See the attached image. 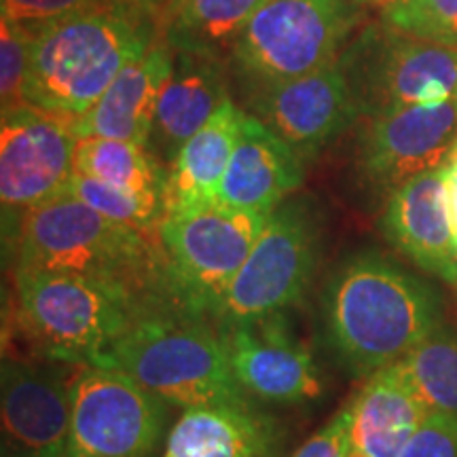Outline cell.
Listing matches in <instances>:
<instances>
[{
  "label": "cell",
  "instance_id": "44dd1931",
  "mask_svg": "<svg viewBox=\"0 0 457 457\" xmlns=\"http://www.w3.org/2000/svg\"><path fill=\"white\" fill-rule=\"evenodd\" d=\"M350 404L347 457H398L428 415L396 362L367 377Z\"/></svg>",
  "mask_w": 457,
  "mask_h": 457
},
{
  "label": "cell",
  "instance_id": "603a6c76",
  "mask_svg": "<svg viewBox=\"0 0 457 457\" xmlns=\"http://www.w3.org/2000/svg\"><path fill=\"white\" fill-rule=\"evenodd\" d=\"M267 3L270 0H179L171 13L168 45L220 57Z\"/></svg>",
  "mask_w": 457,
  "mask_h": 457
},
{
  "label": "cell",
  "instance_id": "30bf717a",
  "mask_svg": "<svg viewBox=\"0 0 457 457\" xmlns=\"http://www.w3.org/2000/svg\"><path fill=\"white\" fill-rule=\"evenodd\" d=\"M320 259V231L310 205L288 202L273 210L253 253L212 313L216 327L284 313L310 290Z\"/></svg>",
  "mask_w": 457,
  "mask_h": 457
},
{
  "label": "cell",
  "instance_id": "9a60e30c",
  "mask_svg": "<svg viewBox=\"0 0 457 457\" xmlns=\"http://www.w3.org/2000/svg\"><path fill=\"white\" fill-rule=\"evenodd\" d=\"M71 386L60 367L3 360V457H66Z\"/></svg>",
  "mask_w": 457,
  "mask_h": 457
},
{
  "label": "cell",
  "instance_id": "2e32d148",
  "mask_svg": "<svg viewBox=\"0 0 457 457\" xmlns=\"http://www.w3.org/2000/svg\"><path fill=\"white\" fill-rule=\"evenodd\" d=\"M381 231L421 271L457 286V253L447 210V168L404 182L387 197Z\"/></svg>",
  "mask_w": 457,
  "mask_h": 457
},
{
  "label": "cell",
  "instance_id": "ffe728a7",
  "mask_svg": "<svg viewBox=\"0 0 457 457\" xmlns=\"http://www.w3.org/2000/svg\"><path fill=\"white\" fill-rule=\"evenodd\" d=\"M279 428L256 407L185 409L157 457H276Z\"/></svg>",
  "mask_w": 457,
  "mask_h": 457
},
{
  "label": "cell",
  "instance_id": "f546056e",
  "mask_svg": "<svg viewBox=\"0 0 457 457\" xmlns=\"http://www.w3.org/2000/svg\"><path fill=\"white\" fill-rule=\"evenodd\" d=\"M398 457H457V415L428 413Z\"/></svg>",
  "mask_w": 457,
  "mask_h": 457
},
{
  "label": "cell",
  "instance_id": "4fadbf2b",
  "mask_svg": "<svg viewBox=\"0 0 457 457\" xmlns=\"http://www.w3.org/2000/svg\"><path fill=\"white\" fill-rule=\"evenodd\" d=\"M237 384L253 400L290 404L322 396L313 356L290 333L282 313L216 327Z\"/></svg>",
  "mask_w": 457,
  "mask_h": 457
},
{
  "label": "cell",
  "instance_id": "4316f807",
  "mask_svg": "<svg viewBox=\"0 0 457 457\" xmlns=\"http://www.w3.org/2000/svg\"><path fill=\"white\" fill-rule=\"evenodd\" d=\"M384 21L409 37L457 49V0H398Z\"/></svg>",
  "mask_w": 457,
  "mask_h": 457
},
{
  "label": "cell",
  "instance_id": "e0dca14e",
  "mask_svg": "<svg viewBox=\"0 0 457 457\" xmlns=\"http://www.w3.org/2000/svg\"><path fill=\"white\" fill-rule=\"evenodd\" d=\"M303 185L301 157L261 119L245 114L216 202L273 212Z\"/></svg>",
  "mask_w": 457,
  "mask_h": 457
},
{
  "label": "cell",
  "instance_id": "6da1fadb",
  "mask_svg": "<svg viewBox=\"0 0 457 457\" xmlns=\"http://www.w3.org/2000/svg\"><path fill=\"white\" fill-rule=\"evenodd\" d=\"M324 341L353 377L398 362L443 322L441 295L377 253H360L330 273L320 299Z\"/></svg>",
  "mask_w": 457,
  "mask_h": 457
},
{
  "label": "cell",
  "instance_id": "d4e9b609",
  "mask_svg": "<svg viewBox=\"0 0 457 457\" xmlns=\"http://www.w3.org/2000/svg\"><path fill=\"white\" fill-rule=\"evenodd\" d=\"M396 364L428 413L457 415L455 327L441 322Z\"/></svg>",
  "mask_w": 457,
  "mask_h": 457
},
{
  "label": "cell",
  "instance_id": "3957f363",
  "mask_svg": "<svg viewBox=\"0 0 457 457\" xmlns=\"http://www.w3.org/2000/svg\"><path fill=\"white\" fill-rule=\"evenodd\" d=\"M30 30L26 102L72 121L89 112L125 66L155 47L151 17L134 0Z\"/></svg>",
  "mask_w": 457,
  "mask_h": 457
},
{
  "label": "cell",
  "instance_id": "7a4b0ae2",
  "mask_svg": "<svg viewBox=\"0 0 457 457\" xmlns=\"http://www.w3.org/2000/svg\"><path fill=\"white\" fill-rule=\"evenodd\" d=\"M13 236L15 271L94 279L151 307H174L159 239L106 219L68 193L28 210Z\"/></svg>",
  "mask_w": 457,
  "mask_h": 457
},
{
  "label": "cell",
  "instance_id": "ac0fdd59",
  "mask_svg": "<svg viewBox=\"0 0 457 457\" xmlns=\"http://www.w3.org/2000/svg\"><path fill=\"white\" fill-rule=\"evenodd\" d=\"M171 66L170 45H155L145 57L125 66L89 112L74 121L79 140L111 138L151 146L157 104Z\"/></svg>",
  "mask_w": 457,
  "mask_h": 457
},
{
  "label": "cell",
  "instance_id": "1f68e13d",
  "mask_svg": "<svg viewBox=\"0 0 457 457\" xmlns=\"http://www.w3.org/2000/svg\"><path fill=\"white\" fill-rule=\"evenodd\" d=\"M447 210H449L451 233H453L455 253H457V153L453 162H451L447 168Z\"/></svg>",
  "mask_w": 457,
  "mask_h": 457
},
{
  "label": "cell",
  "instance_id": "8992f818",
  "mask_svg": "<svg viewBox=\"0 0 457 457\" xmlns=\"http://www.w3.org/2000/svg\"><path fill=\"white\" fill-rule=\"evenodd\" d=\"M270 216L220 202L168 210L159 244L176 310L212 322L220 296L253 253Z\"/></svg>",
  "mask_w": 457,
  "mask_h": 457
},
{
  "label": "cell",
  "instance_id": "8fae6325",
  "mask_svg": "<svg viewBox=\"0 0 457 457\" xmlns=\"http://www.w3.org/2000/svg\"><path fill=\"white\" fill-rule=\"evenodd\" d=\"M79 136L74 121L24 104L3 112L0 125V202L17 225L28 210L66 191L74 174Z\"/></svg>",
  "mask_w": 457,
  "mask_h": 457
},
{
  "label": "cell",
  "instance_id": "277c9868",
  "mask_svg": "<svg viewBox=\"0 0 457 457\" xmlns=\"http://www.w3.org/2000/svg\"><path fill=\"white\" fill-rule=\"evenodd\" d=\"M94 364L121 370L182 411L256 407L233 375L216 324L174 307L140 313Z\"/></svg>",
  "mask_w": 457,
  "mask_h": 457
},
{
  "label": "cell",
  "instance_id": "7c38bea8",
  "mask_svg": "<svg viewBox=\"0 0 457 457\" xmlns=\"http://www.w3.org/2000/svg\"><path fill=\"white\" fill-rule=\"evenodd\" d=\"M457 153V98L369 117L358 140L364 180L390 195L404 182L449 168Z\"/></svg>",
  "mask_w": 457,
  "mask_h": 457
},
{
  "label": "cell",
  "instance_id": "484cf974",
  "mask_svg": "<svg viewBox=\"0 0 457 457\" xmlns=\"http://www.w3.org/2000/svg\"><path fill=\"white\" fill-rule=\"evenodd\" d=\"M64 193L77 197L79 202L89 205L91 210L106 219L138 228L146 236L159 239V227L165 216L163 197L125 191V188L106 185V182L77 174V171L68 180Z\"/></svg>",
  "mask_w": 457,
  "mask_h": 457
},
{
  "label": "cell",
  "instance_id": "83f0119b",
  "mask_svg": "<svg viewBox=\"0 0 457 457\" xmlns=\"http://www.w3.org/2000/svg\"><path fill=\"white\" fill-rule=\"evenodd\" d=\"M32 30L13 20L0 21V100L3 112L24 106L26 79L30 68Z\"/></svg>",
  "mask_w": 457,
  "mask_h": 457
},
{
  "label": "cell",
  "instance_id": "cb8c5ba5",
  "mask_svg": "<svg viewBox=\"0 0 457 457\" xmlns=\"http://www.w3.org/2000/svg\"><path fill=\"white\" fill-rule=\"evenodd\" d=\"M74 171L106 185L163 197L168 187V171L162 168L155 153L148 146L128 140L83 138L74 151Z\"/></svg>",
  "mask_w": 457,
  "mask_h": 457
},
{
  "label": "cell",
  "instance_id": "52a82bcc",
  "mask_svg": "<svg viewBox=\"0 0 457 457\" xmlns=\"http://www.w3.org/2000/svg\"><path fill=\"white\" fill-rule=\"evenodd\" d=\"M353 0H270L231 47V64L250 89L333 66L358 26Z\"/></svg>",
  "mask_w": 457,
  "mask_h": 457
},
{
  "label": "cell",
  "instance_id": "d6a6232c",
  "mask_svg": "<svg viewBox=\"0 0 457 457\" xmlns=\"http://www.w3.org/2000/svg\"><path fill=\"white\" fill-rule=\"evenodd\" d=\"M353 3H358V4H375V7L387 9V7H392V4H396L398 0H353Z\"/></svg>",
  "mask_w": 457,
  "mask_h": 457
},
{
  "label": "cell",
  "instance_id": "ba28073f",
  "mask_svg": "<svg viewBox=\"0 0 457 457\" xmlns=\"http://www.w3.org/2000/svg\"><path fill=\"white\" fill-rule=\"evenodd\" d=\"M337 66L360 117L457 98V49L370 24L341 51Z\"/></svg>",
  "mask_w": 457,
  "mask_h": 457
},
{
  "label": "cell",
  "instance_id": "5b68a950",
  "mask_svg": "<svg viewBox=\"0 0 457 457\" xmlns=\"http://www.w3.org/2000/svg\"><path fill=\"white\" fill-rule=\"evenodd\" d=\"M148 310L157 307L94 279L15 271L13 327L34 353L55 362L94 364Z\"/></svg>",
  "mask_w": 457,
  "mask_h": 457
},
{
  "label": "cell",
  "instance_id": "d6986e66",
  "mask_svg": "<svg viewBox=\"0 0 457 457\" xmlns=\"http://www.w3.org/2000/svg\"><path fill=\"white\" fill-rule=\"evenodd\" d=\"M171 54L174 66L159 98L151 134V145L170 163L228 100L227 68L219 55L174 47Z\"/></svg>",
  "mask_w": 457,
  "mask_h": 457
},
{
  "label": "cell",
  "instance_id": "4dcf8cb0",
  "mask_svg": "<svg viewBox=\"0 0 457 457\" xmlns=\"http://www.w3.org/2000/svg\"><path fill=\"white\" fill-rule=\"evenodd\" d=\"M352 404L347 403L339 413L327 421L316 434H312L293 457H347L350 455Z\"/></svg>",
  "mask_w": 457,
  "mask_h": 457
},
{
  "label": "cell",
  "instance_id": "7402d4cb",
  "mask_svg": "<svg viewBox=\"0 0 457 457\" xmlns=\"http://www.w3.org/2000/svg\"><path fill=\"white\" fill-rule=\"evenodd\" d=\"M244 117L245 112L227 100L210 121L185 142L168 171L165 212L185 205L216 202Z\"/></svg>",
  "mask_w": 457,
  "mask_h": 457
},
{
  "label": "cell",
  "instance_id": "5bb4252c",
  "mask_svg": "<svg viewBox=\"0 0 457 457\" xmlns=\"http://www.w3.org/2000/svg\"><path fill=\"white\" fill-rule=\"evenodd\" d=\"M250 102L261 121L301 159L318 155L360 119L337 64L254 89Z\"/></svg>",
  "mask_w": 457,
  "mask_h": 457
},
{
  "label": "cell",
  "instance_id": "f1b7e54d",
  "mask_svg": "<svg viewBox=\"0 0 457 457\" xmlns=\"http://www.w3.org/2000/svg\"><path fill=\"white\" fill-rule=\"evenodd\" d=\"M0 3H3L4 20H13L26 28H38L62 17L123 3V0H0Z\"/></svg>",
  "mask_w": 457,
  "mask_h": 457
},
{
  "label": "cell",
  "instance_id": "9c48e42d",
  "mask_svg": "<svg viewBox=\"0 0 457 457\" xmlns=\"http://www.w3.org/2000/svg\"><path fill=\"white\" fill-rule=\"evenodd\" d=\"M171 404L121 370L83 364L71 386L66 457H157Z\"/></svg>",
  "mask_w": 457,
  "mask_h": 457
}]
</instances>
